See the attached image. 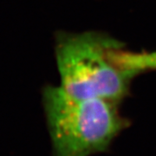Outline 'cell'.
<instances>
[{"label":"cell","mask_w":156,"mask_h":156,"mask_svg":"<svg viewBox=\"0 0 156 156\" xmlns=\"http://www.w3.org/2000/svg\"><path fill=\"white\" fill-rule=\"evenodd\" d=\"M43 103L54 156H91L106 153L130 126L118 103L68 94L60 86H47Z\"/></svg>","instance_id":"1"},{"label":"cell","mask_w":156,"mask_h":156,"mask_svg":"<svg viewBox=\"0 0 156 156\" xmlns=\"http://www.w3.org/2000/svg\"><path fill=\"white\" fill-rule=\"evenodd\" d=\"M118 47L117 41L97 32L58 35L56 57L60 87L76 97L120 104L128 95L133 77L112 60L111 51Z\"/></svg>","instance_id":"2"},{"label":"cell","mask_w":156,"mask_h":156,"mask_svg":"<svg viewBox=\"0 0 156 156\" xmlns=\"http://www.w3.org/2000/svg\"><path fill=\"white\" fill-rule=\"evenodd\" d=\"M111 58L118 67L132 77L141 72L156 70V51L136 53L119 47L112 50Z\"/></svg>","instance_id":"3"}]
</instances>
